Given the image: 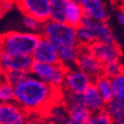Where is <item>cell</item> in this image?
<instances>
[{"label": "cell", "instance_id": "28", "mask_svg": "<svg viewBox=\"0 0 124 124\" xmlns=\"http://www.w3.org/2000/svg\"><path fill=\"white\" fill-rule=\"evenodd\" d=\"M40 124H54V123L51 122V121H49V120H43Z\"/></svg>", "mask_w": 124, "mask_h": 124}, {"label": "cell", "instance_id": "26", "mask_svg": "<svg viewBox=\"0 0 124 124\" xmlns=\"http://www.w3.org/2000/svg\"><path fill=\"white\" fill-rule=\"evenodd\" d=\"M6 12H5V10L3 9V7H2V4H1V1H0V19H1L3 16H4V14H5Z\"/></svg>", "mask_w": 124, "mask_h": 124}, {"label": "cell", "instance_id": "17", "mask_svg": "<svg viewBox=\"0 0 124 124\" xmlns=\"http://www.w3.org/2000/svg\"><path fill=\"white\" fill-rule=\"evenodd\" d=\"M50 20L66 24V0H52L50 2Z\"/></svg>", "mask_w": 124, "mask_h": 124}, {"label": "cell", "instance_id": "7", "mask_svg": "<svg viewBox=\"0 0 124 124\" xmlns=\"http://www.w3.org/2000/svg\"><path fill=\"white\" fill-rule=\"evenodd\" d=\"M85 46L89 53L100 62L102 66L115 61H120V58L123 55L121 46L118 43L106 44L97 41V42L85 44Z\"/></svg>", "mask_w": 124, "mask_h": 124}, {"label": "cell", "instance_id": "18", "mask_svg": "<svg viewBox=\"0 0 124 124\" xmlns=\"http://www.w3.org/2000/svg\"><path fill=\"white\" fill-rule=\"evenodd\" d=\"M110 80L113 91V97L115 100L120 102L122 105H124V69L116 77L112 78Z\"/></svg>", "mask_w": 124, "mask_h": 124}, {"label": "cell", "instance_id": "1", "mask_svg": "<svg viewBox=\"0 0 124 124\" xmlns=\"http://www.w3.org/2000/svg\"><path fill=\"white\" fill-rule=\"evenodd\" d=\"M15 103L26 117L38 116L49 119L54 108L65 103L63 87H58L28 77L14 86Z\"/></svg>", "mask_w": 124, "mask_h": 124}, {"label": "cell", "instance_id": "11", "mask_svg": "<svg viewBox=\"0 0 124 124\" xmlns=\"http://www.w3.org/2000/svg\"><path fill=\"white\" fill-rule=\"evenodd\" d=\"M33 62L34 61L32 56L13 55L7 53V52L1 51V63H2L3 71H8V70L29 71Z\"/></svg>", "mask_w": 124, "mask_h": 124}, {"label": "cell", "instance_id": "21", "mask_svg": "<svg viewBox=\"0 0 124 124\" xmlns=\"http://www.w3.org/2000/svg\"><path fill=\"white\" fill-rule=\"evenodd\" d=\"M29 71H23V70H8L3 71L2 78L10 84L12 86H15L18 82L24 80L29 77Z\"/></svg>", "mask_w": 124, "mask_h": 124}, {"label": "cell", "instance_id": "2", "mask_svg": "<svg viewBox=\"0 0 124 124\" xmlns=\"http://www.w3.org/2000/svg\"><path fill=\"white\" fill-rule=\"evenodd\" d=\"M41 38L40 34L9 31L0 34V49L13 55L32 56Z\"/></svg>", "mask_w": 124, "mask_h": 124}, {"label": "cell", "instance_id": "6", "mask_svg": "<svg viewBox=\"0 0 124 124\" xmlns=\"http://www.w3.org/2000/svg\"><path fill=\"white\" fill-rule=\"evenodd\" d=\"M50 0H19L14 1V4L25 17L44 24L50 20Z\"/></svg>", "mask_w": 124, "mask_h": 124}, {"label": "cell", "instance_id": "9", "mask_svg": "<svg viewBox=\"0 0 124 124\" xmlns=\"http://www.w3.org/2000/svg\"><path fill=\"white\" fill-rule=\"evenodd\" d=\"M91 82L87 75L81 70H70L66 76L63 90L65 93H73L81 95Z\"/></svg>", "mask_w": 124, "mask_h": 124}, {"label": "cell", "instance_id": "25", "mask_svg": "<svg viewBox=\"0 0 124 124\" xmlns=\"http://www.w3.org/2000/svg\"><path fill=\"white\" fill-rule=\"evenodd\" d=\"M118 20L122 25H124V12L121 11V10H119V12H118Z\"/></svg>", "mask_w": 124, "mask_h": 124}, {"label": "cell", "instance_id": "8", "mask_svg": "<svg viewBox=\"0 0 124 124\" xmlns=\"http://www.w3.org/2000/svg\"><path fill=\"white\" fill-rule=\"evenodd\" d=\"M80 27L85 28L94 38L95 42H103L106 44H116L117 41L113 35L111 28L107 22L95 21L87 17H82Z\"/></svg>", "mask_w": 124, "mask_h": 124}, {"label": "cell", "instance_id": "14", "mask_svg": "<svg viewBox=\"0 0 124 124\" xmlns=\"http://www.w3.org/2000/svg\"><path fill=\"white\" fill-rule=\"evenodd\" d=\"M81 97L84 105L89 110L91 114L104 109L106 106L93 82H90L85 92L81 94Z\"/></svg>", "mask_w": 124, "mask_h": 124}, {"label": "cell", "instance_id": "24", "mask_svg": "<svg viewBox=\"0 0 124 124\" xmlns=\"http://www.w3.org/2000/svg\"><path fill=\"white\" fill-rule=\"evenodd\" d=\"M23 23L24 25L30 29V30H33V31H36V32H41V30H42V26L43 24L40 23L39 21H37V20L35 19H32L30 17H25L24 16V19H23ZM40 34V33H39Z\"/></svg>", "mask_w": 124, "mask_h": 124}, {"label": "cell", "instance_id": "5", "mask_svg": "<svg viewBox=\"0 0 124 124\" xmlns=\"http://www.w3.org/2000/svg\"><path fill=\"white\" fill-rule=\"evenodd\" d=\"M76 47L78 50V56L75 65L79 69V70L87 75L91 81H93L99 76H102L103 66L86 50L85 44L78 42Z\"/></svg>", "mask_w": 124, "mask_h": 124}, {"label": "cell", "instance_id": "27", "mask_svg": "<svg viewBox=\"0 0 124 124\" xmlns=\"http://www.w3.org/2000/svg\"><path fill=\"white\" fill-rule=\"evenodd\" d=\"M2 63H1V49H0V78H2Z\"/></svg>", "mask_w": 124, "mask_h": 124}, {"label": "cell", "instance_id": "10", "mask_svg": "<svg viewBox=\"0 0 124 124\" xmlns=\"http://www.w3.org/2000/svg\"><path fill=\"white\" fill-rule=\"evenodd\" d=\"M34 62L48 65H58L62 63V61L58 58L55 48L49 40L42 37L32 54Z\"/></svg>", "mask_w": 124, "mask_h": 124}, {"label": "cell", "instance_id": "19", "mask_svg": "<svg viewBox=\"0 0 124 124\" xmlns=\"http://www.w3.org/2000/svg\"><path fill=\"white\" fill-rule=\"evenodd\" d=\"M56 54L58 58L63 62V63L67 64L71 63L75 64L77 56H78V50L77 47H65V46H54Z\"/></svg>", "mask_w": 124, "mask_h": 124}, {"label": "cell", "instance_id": "3", "mask_svg": "<svg viewBox=\"0 0 124 124\" xmlns=\"http://www.w3.org/2000/svg\"><path fill=\"white\" fill-rule=\"evenodd\" d=\"M40 35L49 40L53 46L76 47L78 44L76 29L67 24L56 23L51 20L43 24Z\"/></svg>", "mask_w": 124, "mask_h": 124}, {"label": "cell", "instance_id": "20", "mask_svg": "<svg viewBox=\"0 0 124 124\" xmlns=\"http://www.w3.org/2000/svg\"><path fill=\"white\" fill-rule=\"evenodd\" d=\"M106 109L113 120L114 124H124V105L113 99L110 103L106 104Z\"/></svg>", "mask_w": 124, "mask_h": 124}, {"label": "cell", "instance_id": "22", "mask_svg": "<svg viewBox=\"0 0 124 124\" xmlns=\"http://www.w3.org/2000/svg\"><path fill=\"white\" fill-rule=\"evenodd\" d=\"M15 101V91L14 86L3 78H0V101L2 102H9V101Z\"/></svg>", "mask_w": 124, "mask_h": 124}, {"label": "cell", "instance_id": "12", "mask_svg": "<svg viewBox=\"0 0 124 124\" xmlns=\"http://www.w3.org/2000/svg\"><path fill=\"white\" fill-rule=\"evenodd\" d=\"M0 124H26V116L15 102H1Z\"/></svg>", "mask_w": 124, "mask_h": 124}, {"label": "cell", "instance_id": "15", "mask_svg": "<svg viewBox=\"0 0 124 124\" xmlns=\"http://www.w3.org/2000/svg\"><path fill=\"white\" fill-rule=\"evenodd\" d=\"M82 17V9L78 2L66 0V24L77 30L81 25Z\"/></svg>", "mask_w": 124, "mask_h": 124}, {"label": "cell", "instance_id": "13", "mask_svg": "<svg viewBox=\"0 0 124 124\" xmlns=\"http://www.w3.org/2000/svg\"><path fill=\"white\" fill-rule=\"evenodd\" d=\"M82 9L84 17L93 19L95 21L107 22L109 15L105 10V5L102 1L98 0H82L78 1Z\"/></svg>", "mask_w": 124, "mask_h": 124}, {"label": "cell", "instance_id": "4", "mask_svg": "<svg viewBox=\"0 0 124 124\" xmlns=\"http://www.w3.org/2000/svg\"><path fill=\"white\" fill-rule=\"evenodd\" d=\"M71 69L65 63H60L58 65H48L33 62L29 73L38 76L42 81L55 85L58 87H63L66 76Z\"/></svg>", "mask_w": 124, "mask_h": 124}, {"label": "cell", "instance_id": "16", "mask_svg": "<svg viewBox=\"0 0 124 124\" xmlns=\"http://www.w3.org/2000/svg\"><path fill=\"white\" fill-rule=\"evenodd\" d=\"M93 84L95 85L100 96L103 99V102L105 103V105L110 103L114 97H113V91H112V86H111V80L104 75L99 76L96 78L93 81Z\"/></svg>", "mask_w": 124, "mask_h": 124}, {"label": "cell", "instance_id": "23", "mask_svg": "<svg viewBox=\"0 0 124 124\" xmlns=\"http://www.w3.org/2000/svg\"><path fill=\"white\" fill-rule=\"evenodd\" d=\"M88 124H114L106 107L98 112L92 113Z\"/></svg>", "mask_w": 124, "mask_h": 124}]
</instances>
